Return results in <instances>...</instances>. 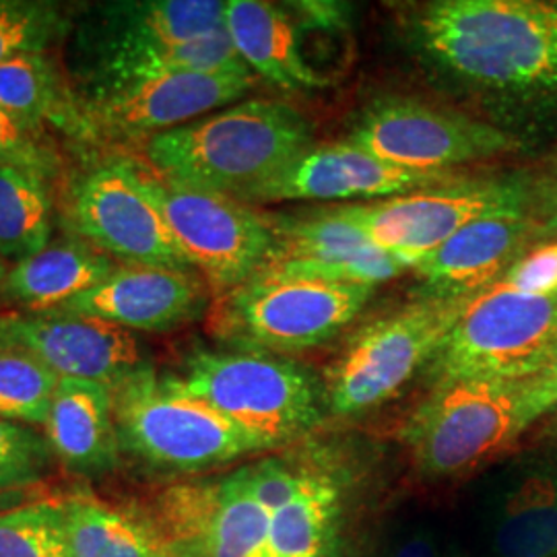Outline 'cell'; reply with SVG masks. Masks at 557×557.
I'll return each instance as SVG.
<instances>
[{"mask_svg":"<svg viewBox=\"0 0 557 557\" xmlns=\"http://www.w3.org/2000/svg\"><path fill=\"white\" fill-rule=\"evenodd\" d=\"M413 36L440 73L504 98L557 96V7L537 0H440Z\"/></svg>","mask_w":557,"mask_h":557,"instance_id":"obj_1","label":"cell"},{"mask_svg":"<svg viewBox=\"0 0 557 557\" xmlns=\"http://www.w3.org/2000/svg\"><path fill=\"white\" fill-rule=\"evenodd\" d=\"M310 145L294 106L242 100L145 140L143 158L160 178L239 200Z\"/></svg>","mask_w":557,"mask_h":557,"instance_id":"obj_2","label":"cell"},{"mask_svg":"<svg viewBox=\"0 0 557 557\" xmlns=\"http://www.w3.org/2000/svg\"><path fill=\"white\" fill-rule=\"evenodd\" d=\"M552 411L541 374L529 380H450L434 384L400 436L419 473L455 478L510 446Z\"/></svg>","mask_w":557,"mask_h":557,"instance_id":"obj_3","label":"cell"},{"mask_svg":"<svg viewBox=\"0 0 557 557\" xmlns=\"http://www.w3.org/2000/svg\"><path fill=\"white\" fill-rule=\"evenodd\" d=\"M120 453L160 473H199L275 450L149 363L114 388Z\"/></svg>","mask_w":557,"mask_h":557,"instance_id":"obj_4","label":"cell"},{"mask_svg":"<svg viewBox=\"0 0 557 557\" xmlns=\"http://www.w3.org/2000/svg\"><path fill=\"white\" fill-rule=\"evenodd\" d=\"M374 287L289 277L262 269L209 308L215 337L271 356L319 347L358 319Z\"/></svg>","mask_w":557,"mask_h":557,"instance_id":"obj_5","label":"cell"},{"mask_svg":"<svg viewBox=\"0 0 557 557\" xmlns=\"http://www.w3.org/2000/svg\"><path fill=\"white\" fill-rule=\"evenodd\" d=\"M176 384L223 418L281 448L310 434L326 407V393L292 359L259 351H193Z\"/></svg>","mask_w":557,"mask_h":557,"instance_id":"obj_6","label":"cell"},{"mask_svg":"<svg viewBox=\"0 0 557 557\" xmlns=\"http://www.w3.org/2000/svg\"><path fill=\"white\" fill-rule=\"evenodd\" d=\"M557 359V294L533 296L498 281L467 304L425 368L434 384L529 380Z\"/></svg>","mask_w":557,"mask_h":557,"instance_id":"obj_7","label":"cell"},{"mask_svg":"<svg viewBox=\"0 0 557 557\" xmlns=\"http://www.w3.org/2000/svg\"><path fill=\"white\" fill-rule=\"evenodd\" d=\"M147 195L160 209L180 255L220 298L262 271L277 250L269 215L242 200L176 184L143 168Z\"/></svg>","mask_w":557,"mask_h":557,"instance_id":"obj_8","label":"cell"},{"mask_svg":"<svg viewBox=\"0 0 557 557\" xmlns=\"http://www.w3.org/2000/svg\"><path fill=\"white\" fill-rule=\"evenodd\" d=\"M471 298H421L361 329L341 356L326 386L335 416L376 409L428 368Z\"/></svg>","mask_w":557,"mask_h":557,"instance_id":"obj_9","label":"cell"},{"mask_svg":"<svg viewBox=\"0 0 557 557\" xmlns=\"http://www.w3.org/2000/svg\"><path fill=\"white\" fill-rule=\"evenodd\" d=\"M218 0H112L87 9L71 27V77L79 98L108 91L145 52L197 40L223 27Z\"/></svg>","mask_w":557,"mask_h":557,"instance_id":"obj_10","label":"cell"},{"mask_svg":"<svg viewBox=\"0 0 557 557\" xmlns=\"http://www.w3.org/2000/svg\"><path fill=\"white\" fill-rule=\"evenodd\" d=\"M527 186L518 178H455L382 200L335 207L370 242L416 269L430 252L483 215L524 209Z\"/></svg>","mask_w":557,"mask_h":557,"instance_id":"obj_11","label":"cell"},{"mask_svg":"<svg viewBox=\"0 0 557 557\" xmlns=\"http://www.w3.org/2000/svg\"><path fill=\"white\" fill-rule=\"evenodd\" d=\"M64 218L73 236L116 262L193 271L143 184V165L101 161L71 182Z\"/></svg>","mask_w":557,"mask_h":557,"instance_id":"obj_12","label":"cell"},{"mask_svg":"<svg viewBox=\"0 0 557 557\" xmlns=\"http://www.w3.org/2000/svg\"><path fill=\"white\" fill-rule=\"evenodd\" d=\"M349 140L379 160L419 172H453L515 147V139L498 126L411 98L374 101Z\"/></svg>","mask_w":557,"mask_h":557,"instance_id":"obj_13","label":"cell"},{"mask_svg":"<svg viewBox=\"0 0 557 557\" xmlns=\"http://www.w3.org/2000/svg\"><path fill=\"white\" fill-rule=\"evenodd\" d=\"M172 557H267L269 512L239 469L163 490L151 506Z\"/></svg>","mask_w":557,"mask_h":557,"instance_id":"obj_14","label":"cell"},{"mask_svg":"<svg viewBox=\"0 0 557 557\" xmlns=\"http://www.w3.org/2000/svg\"><path fill=\"white\" fill-rule=\"evenodd\" d=\"M257 85L255 75L172 73L83 98L94 145H131L174 131L242 100Z\"/></svg>","mask_w":557,"mask_h":557,"instance_id":"obj_15","label":"cell"},{"mask_svg":"<svg viewBox=\"0 0 557 557\" xmlns=\"http://www.w3.org/2000/svg\"><path fill=\"white\" fill-rule=\"evenodd\" d=\"M0 349L29 356L60 379L96 380L112 388L147 363L133 333L57 312H0Z\"/></svg>","mask_w":557,"mask_h":557,"instance_id":"obj_16","label":"cell"},{"mask_svg":"<svg viewBox=\"0 0 557 557\" xmlns=\"http://www.w3.org/2000/svg\"><path fill=\"white\" fill-rule=\"evenodd\" d=\"M455 178L453 172L405 170L379 160L356 143L310 145L277 174L250 188L242 202L356 200L397 197Z\"/></svg>","mask_w":557,"mask_h":557,"instance_id":"obj_17","label":"cell"},{"mask_svg":"<svg viewBox=\"0 0 557 557\" xmlns=\"http://www.w3.org/2000/svg\"><path fill=\"white\" fill-rule=\"evenodd\" d=\"M211 296L195 271L119 262L110 277L57 314L101 320L128 333H170L209 314Z\"/></svg>","mask_w":557,"mask_h":557,"instance_id":"obj_18","label":"cell"},{"mask_svg":"<svg viewBox=\"0 0 557 557\" xmlns=\"http://www.w3.org/2000/svg\"><path fill=\"white\" fill-rule=\"evenodd\" d=\"M531 225L527 207L471 221L413 269L421 298H475L490 289L522 257Z\"/></svg>","mask_w":557,"mask_h":557,"instance_id":"obj_19","label":"cell"},{"mask_svg":"<svg viewBox=\"0 0 557 557\" xmlns=\"http://www.w3.org/2000/svg\"><path fill=\"white\" fill-rule=\"evenodd\" d=\"M492 557H557V450L520 462L481 504Z\"/></svg>","mask_w":557,"mask_h":557,"instance_id":"obj_20","label":"cell"},{"mask_svg":"<svg viewBox=\"0 0 557 557\" xmlns=\"http://www.w3.org/2000/svg\"><path fill=\"white\" fill-rule=\"evenodd\" d=\"M347 506L333 467L298 458L292 492L267 510V557H347Z\"/></svg>","mask_w":557,"mask_h":557,"instance_id":"obj_21","label":"cell"},{"mask_svg":"<svg viewBox=\"0 0 557 557\" xmlns=\"http://www.w3.org/2000/svg\"><path fill=\"white\" fill-rule=\"evenodd\" d=\"M46 440L64 469L103 478L119 469L114 388L96 380L60 379L46 421Z\"/></svg>","mask_w":557,"mask_h":557,"instance_id":"obj_22","label":"cell"},{"mask_svg":"<svg viewBox=\"0 0 557 557\" xmlns=\"http://www.w3.org/2000/svg\"><path fill=\"white\" fill-rule=\"evenodd\" d=\"M223 27L255 77L287 91L326 85L301 50L298 23L277 4L230 0L223 9Z\"/></svg>","mask_w":557,"mask_h":557,"instance_id":"obj_23","label":"cell"},{"mask_svg":"<svg viewBox=\"0 0 557 557\" xmlns=\"http://www.w3.org/2000/svg\"><path fill=\"white\" fill-rule=\"evenodd\" d=\"M116 267V260L77 236L52 239L38 255L9 269L0 294L29 312H57L100 285Z\"/></svg>","mask_w":557,"mask_h":557,"instance_id":"obj_24","label":"cell"},{"mask_svg":"<svg viewBox=\"0 0 557 557\" xmlns=\"http://www.w3.org/2000/svg\"><path fill=\"white\" fill-rule=\"evenodd\" d=\"M0 108L41 133L50 126L77 143H94L75 87L48 52H25L0 64Z\"/></svg>","mask_w":557,"mask_h":557,"instance_id":"obj_25","label":"cell"},{"mask_svg":"<svg viewBox=\"0 0 557 557\" xmlns=\"http://www.w3.org/2000/svg\"><path fill=\"white\" fill-rule=\"evenodd\" d=\"M69 557H172L151 512L77 492L60 499Z\"/></svg>","mask_w":557,"mask_h":557,"instance_id":"obj_26","label":"cell"},{"mask_svg":"<svg viewBox=\"0 0 557 557\" xmlns=\"http://www.w3.org/2000/svg\"><path fill=\"white\" fill-rule=\"evenodd\" d=\"M54 232V199L41 174L0 165V257L21 262L38 255Z\"/></svg>","mask_w":557,"mask_h":557,"instance_id":"obj_27","label":"cell"},{"mask_svg":"<svg viewBox=\"0 0 557 557\" xmlns=\"http://www.w3.org/2000/svg\"><path fill=\"white\" fill-rule=\"evenodd\" d=\"M277 239V250L269 262H322L359 257L376 246L354 221L337 209H326L312 218L269 215Z\"/></svg>","mask_w":557,"mask_h":557,"instance_id":"obj_28","label":"cell"},{"mask_svg":"<svg viewBox=\"0 0 557 557\" xmlns=\"http://www.w3.org/2000/svg\"><path fill=\"white\" fill-rule=\"evenodd\" d=\"M59 380L36 359L0 349V418L46 425Z\"/></svg>","mask_w":557,"mask_h":557,"instance_id":"obj_29","label":"cell"},{"mask_svg":"<svg viewBox=\"0 0 557 557\" xmlns=\"http://www.w3.org/2000/svg\"><path fill=\"white\" fill-rule=\"evenodd\" d=\"M73 20L54 2L0 0V64L25 52H48L69 38Z\"/></svg>","mask_w":557,"mask_h":557,"instance_id":"obj_30","label":"cell"},{"mask_svg":"<svg viewBox=\"0 0 557 557\" xmlns=\"http://www.w3.org/2000/svg\"><path fill=\"white\" fill-rule=\"evenodd\" d=\"M0 557H69L60 502L0 512Z\"/></svg>","mask_w":557,"mask_h":557,"instance_id":"obj_31","label":"cell"},{"mask_svg":"<svg viewBox=\"0 0 557 557\" xmlns=\"http://www.w3.org/2000/svg\"><path fill=\"white\" fill-rule=\"evenodd\" d=\"M54 455L32 425L0 418V494L21 492L50 475Z\"/></svg>","mask_w":557,"mask_h":557,"instance_id":"obj_32","label":"cell"},{"mask_svg":"<svg viewBox=\"0 0 557 557\" xmlns=\"http://www.w3.org/2000/svg\"><path fill=\"white\" fill-rule=\"evenodd\" d=\"M59 163L46 133L23 124L0 108V165H15L50 178L59 170Z\"/></svg>","mask_w":557,"mask_h":557,"instance_id":"obj_33","label":"cell"},{"mask_svg":"<svg viewBox=\"0 0 557 557\" xmlns=\"http://www.w3.org/2000/svg\"><path fill=\"white\" fill-rule=\"evenodd\" d=\"M499 281L524 294L556 296L557 239L539 246L529 255H522Z\"/></svg>","mask_w":557,"mask_h":557,"instance_id":"obj_34","label":"cell"},{"mask_svg":"<svg viewBox=\"0 0 557 557\" xmlns=\"http://www.w3.org/2000/svg\"><path fill=\"white\" fill-rule=\"evenodd\" d=\"M374 557H442V547L430 522L411 518L386 531Z\"/></svg>","mask_w":557,"mask_h":557,"instance_id":"obj_35","label":"cell"},{"mask_svg":"<svg viewBox=\"0 0 557 557\" xmlns=\"http://www.w3.org/2000/svg\"><path fill=\"white\" fill-rule=\"evenodd\" d=\"M545 232L557 238V178L552 186L547 207H545Z\"/></svg>","mask_w":557,"mask_h":557,"instance_id":"obj_36","label":"cell"},{"mask_svg":"<svg viewBox=\"0 0 557 557\" xmlns=\"http://www.w3.org/2000/svg\"><path fill=\"white\" fill-rule=\"evenodd\" d=\"M541 382H543L545 393L549 395L552 403H554V411H557V359L556 363L547 372L541 374Z\"/></svg>","mask_w":557,"mask_h":557,"instance_id":"obj_37","label":"cell"},{"mask_svg":"<svg viewBox=\"0 0 557 557\" xmlns=\"http://www.w3.org/2000/svg\"><path fill=\"white\" fill-rule=\"evenodd\" d=\"M9 262L0 257V292H2V285H4V281H7V275H9Z\"/></svg>","mask_w":557,"mask_h":557,"instance_id":"obj_38","label":"cell"}]
</instances>
